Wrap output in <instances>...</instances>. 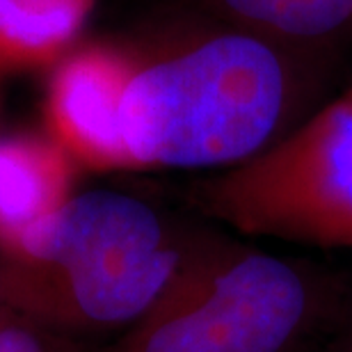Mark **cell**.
I'll return each mask as SVG.
<instances>
[{
	"label": "cell",
	"instance_id": "6da1fadb",
	"mask_svg": "<svg viewBox=\"0 0 352 352\" xmlns=\"http://www.w3.org/2000/svg\"><path fill=\"white\" fill-rule=\"evenodd\" d=\"M295 51L231 25L133 51L122 133L135 170H229L281 140L311 82Z\"/></svg>",
	"mask_w": 352,
	"mask_h": 352
},
{
	"label": "cell",
	"instance_id": "7a4b0ae2",
	"mask_svg": "<svg viewBox=\"0 0 352 352\" xmlns=\"http://www.w3.org/2000/svg\"><path fill=\"white\" fill-rule=\"evenodd\" d=\"M188 252L146 201L89 190L69 197L7 254L32 274L19 284L23 300H44L82 325L122 327L151 311Z\"/></svg>",
	"mask_w": 352,
	"mask_h": 352
},
{
	"label": "cell",
	"instance_id": "3957f363",
	"mask_svg": "<svg viewBox=\"0 0 352 352\" xmlns=\"http://www.w3.org/2000/svg\"><path fill=\"white\" fill-rule=\"evenodd\" d=\"M316 305L314 281L277 254L236 243L190 245L122 352H286Z\"/></svg>",
	"mask_w": 352,
	"mask_h": 352
},
{
	"label": "cell",
	"instance_id": "277c9868",
	"mask_svg": "<svg viewBox=\"0 0 352 352\" xmlns=\"http://www.w3.org/2000/svg\"><path fill=\"white\" fill-rule=\"evenodd\" d=\"M192 197L241 234L352 248V91Z\"/></svg>",
	"mask_w": 352,
	"mask_h": 352
},
{
	"label": "cell",
	"instance_id": "5b68a950",
	"mask_svg": "<svg viewBox=\"0 0 352 352\" xmlns=\"http://www.w3.org/2000/svg\"><path fill=\"white\" fill-rule=\"evenodd\" d=\"M131 67L133 51L112 44H87L60 58L46 89V124L76 165L135 170L122 133Z\"/></svg>",
	"mask_w": 352,
	"mask_h": 352
},
{
	"label": "cell",
	"instance_id": "8992f818",
	"mask_svg": "<svg viewBox=\"0 0 352 352\" xmlns=\"http://www.w3.org/2000/svg\"><path fill=\"white\" fill-rule=\"evenodd\" d=\"M74 167L51 135L0 138V250H12L72 197Z\"/></svg>",
	"mask_w": 352,
	"mask_h": 352
},
{
	"label": "cell",
	"instance_id": "52a82bcc",
	"mask_svg": "<svg viewBox=\"0 0 352 352\" xmlns=\"http://www.w3.org/2000/svg\"><path fill=\"white\" fill-rule=\"evenodd\" d=\"M224 25L288 48H311L352 25V0H199Z\"/></svg>",
	"mask_w": 352,
	"mask_h": 352
},
{
	"label": "cell",
	"instance_id": "ba28073f",
	"mask_svg": "<svg viewBox=\"0 0 352 352\" xmlns=\"http://www.w3.org/2000/svg\"><path fill=\"white\" fill-rule=\"evenodd\" d=\"M98 0H0V67L28 69L60 60Z\"/></svg>",
	"mask_w": 352,
	"mask_h": 352
},
{
	"label": "cell",
	"instance_id": "9c48e42d",
	"mask_svg": "<svg viewBox=\"0 0 352 352\" xmlns=\"http://www.w3.org/2000/svg\"><path fill=\"white\" fill-rule=\"evenodd\" d=\"M0 352H55V346L30 327L0 322Z\"/></svg>",
	"mask_w": 352,
	"mask_h": 352
},
{
	"label": "cell",
	"instance_id": "30bf717a",
	"mask_svg": "<svg viewBox=\"0 0 352 352\" xmlns=\"http://www.w3.org/2000/svg\"><path fill=\"white\" fill-rule=\"evenodd\" d=\"M341 352H352V336H350V341L346 343V346H343V350Z\"/></svg>",
	"mask_w": 352,
	"mask_h": 352
}]
</instances>
